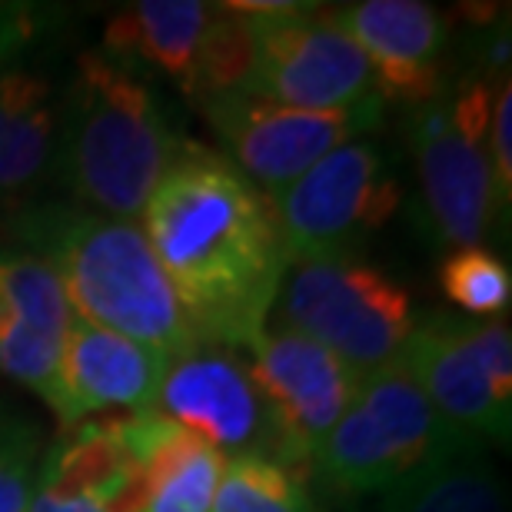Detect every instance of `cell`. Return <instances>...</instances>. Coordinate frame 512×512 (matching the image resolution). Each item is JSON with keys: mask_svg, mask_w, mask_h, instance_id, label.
<instances>
[{"mask_svg": "<svg viewBox=\"0 0 512 512\" xmlns=\"http://www.w3.org/2000/svg\"><path fill=\"white\" fill-rule=\"evenodd\" d=\"M140 217L197 340L250 346L286 270L270 197L223 153L187 143Z\"/></svg>", "mask_w": 512, "mask_h": 512, "instance_id": "6da1fadb", "label": "cell"}, {"mask_svg": "<svg viewBox=\"0 0 512 512\" xmlns=\"http://www.w3.org/2000/svg\"><path fill=\"white\" fill-rule=\"evenodd\" d=\"M20 237L54 266L77 320L137 340L167 360L200 346L180 296L133 220L50 207L20 220Z\"/></svg>", "mask_w": 512, "mask_h": 512, "instance_id": "7a4b0ae2", "label": "cell"}, {"mask_svg": "<svg viewBox=\"0 0 512 512\" xmlns=\"http://www.w3.org/2000/svg\"><path fill=\"white\" fill-rule=\"evenodd\" d=\"M180 147L137 70L104 50L77 57L57 143L60 177L77 200L114 220L140 217Z\"/></svg>", "mask_w": 512, "mask_h": 512, "instance_id": "3957f363", "label": "cell"}, {"mask_svg": "<svg viewBox=\"0 0 512 512\" xmlns=\"http://www.w3.org/2000/svg\"><path fill=\"white\" fill-rule=\"evenodd\" d=\"M493 90L466 77L453 94L419 104L409 117L423 227L439 247L469 250L489 237L499 200L486 157Z\"/></svg>", "mask_w": 512, "mask_h": 512, "instance_id": "277c9868", "label": "cell"}, {"mask_svg": "<svg viewBox=\"0 0 512 512\" xmlns=\"http://www.w3.org/2000/svg\"><path fill=\"white\" fill-rule=\"evenodd\" d=\"M280 310L290 330L310 336L356 376L396 363L416 326L409 293L356 256L293 263Z\"/></svg>", "mask_w": 512, "mask_h": 512, "instance_id": "5b68a950", "label": "cell"}, {"mask_svg": "<svg viewBox=\"0 0 512 512\" xmlns=\"http://www.w3.org/2000/svg\"><path fill=\"white\" fill-rule=\"evenodd\" d=\"M286 263L353 256L399 207V183L373 143L350 140L270 197Z\"/></svg>", "mask_w": 512, "mask_h": 512, "instance_id": "8992f818", "label": "cell"}, {"mask_svg": "<svg viewBox=\"0 0 512 512\" xmlns=\"http://www.w3.org/2000/svg\"><path fill=\"white\" fill-rule=\"evenodd\" d=\"M253 34V74L247 94L286 110L333 114L376 97L363 50L336 24L303 4L293 14L247 17Z\"/></svg>", "mask_w": 512, "mask_h": 512, "instance_id": "52a82bcc", "label": "cell"}, {"mask_svg": "<svg viewBox=\"0 0 512 512\" xmlns=\"http://www.w3.org/2000/svg\"><path fill=\"white\" fill-rule=\"evenodd\" d=\"M247 350V370L273 419V459L303 473V463H313L323 439L350 409L360 376L290 326L263 330Z\"/></svg>", "mask_w": 512, "mask_h": 512, "instance_id": "ba28073f", "label": "cell"}, {"mask_svg": "<svg viewBox=\"0 0 512 512\" xmlns=\"http://www.w3.org/2000/svg\"><path fill=\"white\" fill-rule=\"evenodd\" d=\"M230 153V163L253 187L280 193L300 180L326 153L350 143L356 133L380 127V97H370L350 110L310 114L263 104L250 94H230L200 104Z\"/></svg>", "mask_w": 512, "mask_h": 512, "instance_id": "9c48e42d", "label": "cell"}, {"mask_svg": "<svg viewBox=\"0 0 512 512\" xmlns=\"http://www.w3.org/2000/svg\"><path fill=\"white\" fill-rule=\"evenodd\" d=\"M153 413L170 419L217 449L233 456L276 453L273 419L247 363L230 353L190 350L167 366Z\"/></svg>", "mask_w": 512, "mask_h": 512, "instance_id": "30bf717a", "label": "cell"}, {"mask_svg": "<svg viewBox=\"0 0 512 512\" xmlns=\"http://www.w3.org/2000/svg\"><path fill=\"white\" fill-rule=\"evenodd\" d=\"M167 366V356L150 346L74 316L60 350L57 393L47 406L64 429L80 426L94 413L130 409V416H150Z\"/></svg>", "mask_w": 512, "mask_h": 512, "instance_id": "8fae6325", "label": "cell"}, {"mask_svg": "<svg viewBox=\"0 0 512 512\" xmlns=\"http://www.w3.org/2000/svg\"><path fill=\"white\" fill-rule=\"evenodd\" d=\"M333 17L373 70L376 97L426 104L443 94L446 20L423 0H360Z\"/></svg>", "mask_w": 512, "mask_h": 512, "instance_id": "7c38bea8", "label": "cell"}, {"mask_svg": "<svg viewBox=\"0 0 512 512\" xmlns=\"http://www.w3.org/2000/svg\"><path fill=\"white\" fill-rule=\"evenodd\" d=\"M70 303L54 266L34 253H0V373L50 403Z\"/></svg>", "mask_w": 512, "mask_h": 512, "instance_id": "4fadbf2b", "label": "cell"}, {"mask_svg": "<svg viewBox=\"0 0 512 512\" xmlns=\"http://www.w3.org/2000/svg\"><path fill=\"white\" fill-rule=\"evenodd\" d=\"M399 363L449 426L509 443V403L493 393L483 366L476 363L463 320L433 316L413 326Z\"/></svg>", "mask_w": 512, "mask_h": 512, "instance_id": "5bb4252c", "label": "cell"}, {"mask_svg": "<svg viewBox=\"0 0 512 512\" xmlns=\"http://www.w3.org/2000/svg\"><path fill=\"white\" fill-rule=\"evenodd\" d=\"M380 512H509L506 489L476 436H459L386 489Z\"/></svg>", "mask_w": 512, "mask_h": 512, "instance_id": "9a60e30c", "label": "cell"}, {"mask_svg": "<svg viewBox=\"0 0 512 512\" xmlns=\"http://www.w3.org/2000/svg\"><path fill=\"white\" fill-rule=\"evenodd\" d=\"M213 4L203 0H143L107 24L104 44L117 60L137 57L160 67L190 97L200 40L207 34Z\"/></svg>", "mask_w": 512, "mask_h": 512, "instance_id": "2e32d148", "label": "cell"}, {"mask_svg": "<svg viewBox=\"0 0 512 512\" xmlns=\"http://www.w3.org/2000/svg\"><path fill=\"white\" fill-rule=\"evenodd\" d=\"M57 147V110L44 77L0 67V193H20L44 177Z\"/></svg>", "mask_w": 512, "mask_h": 512, "instance_id": "e0dca14e", "label": "cell"}, {"mask_svg": "<svg viewBox=\"0 0 512 512\" xmlns=\"http://www.w3.org/2000/svg\"><path fill=\"white\" fill-rule=\"evenodd\" d=\"M353 399L376 419V426L393 443L406 476L416 466H423L429 456H436L439 449L456 443L459 436H469L459 433L456 426H449L436 413L433 403L423 396V389L413 383V376L403 370L399 360L370 376H360Z\"/></svg>", "mask_w": 512, "mask_h": 512, "instance_id": "ac0fdd59", "label": "cell"}, {"mask_svg": "<svg viewBox=\"0 0 512 512\" xmlns=\"http://www.w3.org/2000/svg\"><path fill=\"white\" fill-rule=\"evenodd\" d=\"M313 463L320 466L326 486L346 496L389 489L396 479L406 476L393 443L356 399L340 416V423L330 429V436L323 439Z\"/></svg>", "mask_w": 512, "mask_h": 512, "instance_id": "d6986e66", "label": "cell"}, {"mask_svg": "<svg viewBox=\"0 0 512 512\" xmlns=\"http://www.w3.org/2000/svg\"><path fill=\"white\" fill-rule=\"evenodd\" d=\"M210 512H316L303 473L270 456H233L223 463Z\"/></svg>", "mask_w": 512, "mask_h": 512, "instance_id": "ffe728a7", "label": "cell"}, {"mask_svg": "<svg viewBox=\"0 0 512 512\" xmlns=\"http://www.w3.org/2000/svg\"><path fill=\"white\" fill-rule=\"evenodd\" d=\"M250 74H253L250 20L243 14H233L227 4H213L207 34L200 40L190 100L207 104V100L217 97L247 94Z\"/></svg>", "mask_w": 512, "mask_h": 512, "instance_id": "44dd1931", "label": "cell"}, {"mask_svg": "<svg viewBox=\"0 0 512 512\" xmlns=\"http://www.w3.org/2000/svg\"><path fill=\"white\" fill-rule=\"evenodd\" d=\"M446 300L469 313H503L512 296L509 266L483 247L453 250L439 266Z\"/></svg>", "mask_w": 512, "mask_h": 512, "instance_id": "7402d4cb", "label": "cell"}, {"mask_svg": "<svg viewBox=\"0 0 512 512\" xmlns=\"http://www.w3.org/2000/svg\"><path fill=\"white\" fill-rule=\"evenodd\" d=\"M37 486V433L0 413V512H30Z\"/></svg>", "mask_w": 512, "mask_h": 512, "instance_id": "603a6c76", "label": "cell"}, {"mask_svg": "<svg viewBox=\"0 0 512 512\" xmlns=\"http://www.w3.org/2000/svg\"><path fill=\"white\" fill-rule=\"evenodd\" d=\"M489 170H493V187L503 217L509 213V197H512V87L509 77L493 90V117H489Z\"/></svg>", "mask_w": 512, "mask_h": 512, "instance_id": "cb8c5ba5", "label": "cell"}, {"mask_svg": "<svg viewBox=\"0 0 512 512\" xmlns=\"http://www.w3.org/2000/svg\"><path fill=\"white\" fill-rule=\"evenodd\" d=\"M466 343L476 363L483 366L493 393L509 403L512 396V336L506 323H463Z\"/></svg>", "mask_w": 512, "mask_h": 512, "instance_id": "d4e9b609", "label": "cell"}, {"mask_svg": "<svg viewBox=\"0 0 512 512\" xmlns=\"http://www.w3.org/2000/svg\"><path fill=\"white\" fill-rule=\"evenodd\" d=\"M34 34V14L17 4H0V57L17 50Z\"/></svg>", "mask_w": 512, "mask_h": 512, "instance_id": "484cf974", "label": "cell"}, {"mask_svg": "<svg viewBox=\"0 0 512 512\" xmlns=\"http://www.w3.org/2000/svg\"><path fill=\"white\" fill-rule=\"evenodd\" d=\"M30 512H104V509H100L94 499L57 493V489H47V486H34Z\"/></svg>", "mask_w": 512, "mask_h": 512, "instance_id": "4316f807", "label": "cell"}]
</instances>
